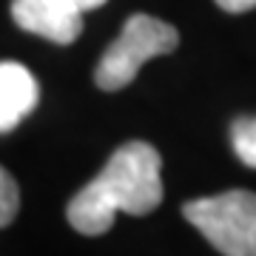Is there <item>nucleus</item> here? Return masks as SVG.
<instances>
[{"label": "nucleus", "instance_id": "obj_9", "mask_svg": "<svg viewBox=\"0 0 256 256\" xmlns=\"http://www.w3.org/2000/svg\"><path fill=\"white\" fill-rule=\"evenodd\" d=\"M72 3L82 12V14H86V12H92V9H100V6L106 3V0H72Z\"/></svg>", "mask_w": 256, "mask_h": 256}, {"label": "nucleus", "instance_id": "obj_6", "mask_svg": "<svg viewBox=\"0 0 256 256\" xmlns=\"http://www.w3.org/2000/svg\"><path fill=\"white\" fill-rule=\"evenodd\" d=\"M230 146L248 168H256V117H236L230 126Z\"/></svg>", "mask_w": 256, "mask_h": 256}, {"label": "nucleus", "instance_id": "obj_2", "mask_svg": "<svg viewBox=\"0 0 256 256\" xmlns=\"http://www.w3.org/2000/svg\"><path fill=\"white\" fill-rule=\"evenodd\" d=\"M180 46V32L151 14H131L120 37L106 48L97 63L94 82L102 92H120L140 74L151 57L171 54Z\"/></svg>", "mask_w": 256, "mask_h": 256}, {"label": "nucleus", "instance_id": "obj_7", "mask_svg": "<svg viewBox=\"0 0 256 256\" xmlns=\"http://www.w3.org/2000/svg\"><path fill=\"white\" fill-rule=\"evenodd\" d=\"M20 210V191H18V182L14 176L0 165V228H6L14 222Z\"/></svg>", "mask_w": 256, "mask_h": 256}, {"label": "nucleus", "instance_id": "obj_4", "mask_svg": "<svg viewBox=\"0 0 256 256\" xmlns=\"http://www.w3.org/2000/svg\"><path fill=\"white\" fill-rule=\"evenodd\" d=\"M12 18L23 32L72 46L82 34V12L72 0H12Z\"/></svg>", "mask_w": 256, "mask_h": 256}, {"label": "nucleus", "instance_id": "obj_1", "mask_svg": "<svg viewBox=\"0 0 256 256\" xmlns=\"http://www.w3.org/2000/svg\"><path fill=\"white\" fill-rule=\"evenodd\" d=\"M162 202V156L151 142L131 140L108 156L92 182L66 205V220L82 236H102L117 214L146 216Z\"/></svg>", "mask_w": 256, "mask_h": 256}, {"label": "nucleus", "instance_id": "obj_3", "mask_svg": "<svg viewBox=\"0 0 256 256\" xmlns=\"http://www.w3.org/2000/svg\"><path fill=\"white\" fill-rule=\"evenodd\" d=\"M182 216L222 256H256V194L225 191L182 205Z\"/></svg>", "mask_w": 256, "mask_h": 256}, {"label": "nucleus", "instance_id": "obj_5", "mask_svg": "<svg viewBox=\"0 0 256 256\" xmlns=\"http://www.w3.org/2000/svg\"><path fill=\"white\" fill-rule=\"evenodd\" d=\"M40 86L23 63H0V134H9L37 108Z\"/></svg>", "mask_w": 256, "mask_h": 256}, {"label": "nucleus", "instance_id": "obj_8", "mask_svg": "<svg viewBox=\"0 0 256 256\" xmlns=\"http://www.w3.org/2000/svg\"><path fill=\"white\" fill-rule=\"evenodd\" d=\"M216 6L230 12V14H242V12L256 9V0H216Z\"/></svg>", "mask_w": 256, "mask_h": 256}]
</instances>
